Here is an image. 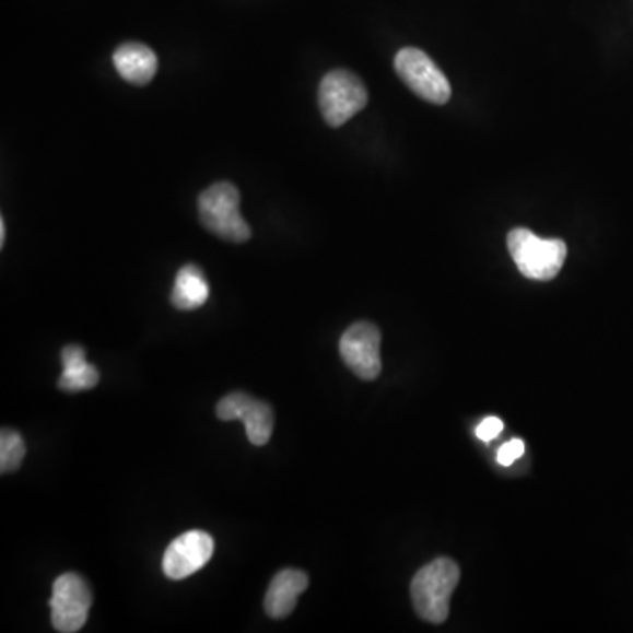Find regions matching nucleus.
Instances as JSON below:
<instances>
[{
  "instance_id": "20e7f679",
  "label": "nucleus",
  "mask_w": 633,
  "mask_h": 633,
  "mask_svg": "<svg viewBox=\"0 0 633 633\" xmlns=\"http://www.w3.org/2000/svg\"><path fill=\"white\" fill-rule=\"evenodd\" d=\"M368 103V92L354 72L331 71L319 86V106L328 126L342 127Z\"/></svg>"
},
{
  "instance_id": "0eeeda50",
  "label": "nucleus",
  "mask_w": 633,
  "mask_h": 633,
  "mask_svg": "<svg viewBox=\"0 0 633 633\" xmlns=\"http://www.w3.org/2000/svg\"><path fill=\"white\" fill-rule=\"evenodd\" d=\"M380 331L372 323H355L340 340V355L355 377L375 380L383 372L380 361Z\"/></svg>"
},
{
  "instance_id": "39448f33",
  "label": "nucleus",
  "mask_w": 633,
  "mask_h": 633,
  "mask_svg": "<svg viewBox=\"0 0 633 633\" xmlns=\"http://www.w3.org/2000/svg\"><path fill=\"white\" fill-rule=\"evenodd\" d=\"M395 69L405 85L421 99L433 104L449 103V80L424 51L403 48L396 55Z\"/></svg>"
},
{
  "instance_id": "1a4fd4ad",
  "label": "nucleus",
  "mask_w": 633,
  "mask_h": 633,
  "mask_svg": "<svg viewBox=\"0 0 633 633\" xmlns=\"http://www.w3.org/2000/svg\"><path fill=\"white\" fill-rule=\"evenodd\" d=\"M216 415L222 421L239 419L245 424L251 445L261 447L270 442L274 426V413L266 401L256 400L245 392H231L216 405Z\"/></svg>"
},
{
  "instance_id": "f257e3e1",
  "label": "nucleus",
  "mask_w": 633,
  "mask_h": 633,
  "mask_svg": "<svg viewBox=\"0 0 633 633\" xmlns=\"http://www.w3.org/2000/svg\"><path fill=\"white\" fill-rule=\"evenodd\" d=\"M459 577V566L449 558H438L413 575L410 586L413 609L422 620L442 624L449 618L450 597L458 586Z\"/></svg>"
},
{
  "instance_id": "6e6552de",
  "label": "nucleus",
  "mask_w": 633,
  "mask_h": 633,
  "mask_svg": "<svg viewBox=\"0 0 633 633\" xmlns=\"http://www.w3.org/2000/svg\"><path fill=\"white\" fill-rule=\"evenodd\" d=\"M215 542L202 530H190L176 537L162 558V571L173 581L187 579L201 571L213 556Z\"/></svg>"
},
{
  "instance_id": "f8f14e48",
  "label": "nucleus",
  "mask_w": 633,
  "mask_h": 633,
  "mask_svg": "<svg viewBox=\"0 0 633 633\" xmlns=\"http://www.w3.org/2000/svg\"><path fill=\"white\" fill-rule=\"evenodd\" d=\"M62 375L59 378V389L68 392L89 391L99 383V370L86 361L83 347H63Z\"/></svg>"
},
{
  "instance_id": "9d476101",
  "label": "nucleus",
  "mask_w": 633,
  "mask_h": 633,
  "mask_svg": "<svg viewBox=\"0 0 633 633\" xmlns=\"http://www.w3.org/2000/svg\"><path fill=\"white\" fill-rule=\"evenodd\" d=\"M306 588H308V575L305 572L296 571V568H285L279 572L266 591V614L273 620L288 618L294 611L297 598L305 594Z\"/></svg>"
},
{
  "instance_id": "423d86ee",
  "label": "nucleus",
  "mask_w": 633,
  "mask_h": 633,
  "mask_svg": "<svg viewBox=\"0 0 633 633\" xmlns=\"http://www.w3.org/2000/svg\"><path fill=\"white\" fill-rule=\"evenodd\" d=\"M92 602L94 598L91 588L81 575L72 572L60 575L59 579L55 581L50 600L55 630L62 633L80 632L89 620Z\"/></svg>"
},
{
  "instance_id": "4468645a",
  "label": "nucleus",
  "mask_w": 633,
  "mask_h": 633,
  "mask_svg": "<svg viewBox=\"0 0 633 633\" xmlns=\"http://www.w3.org/2000/svg\"><path fill=\"white\" fill-rule=\"evenodd\" d=\"M25 442L16 430L4 427L0 433V472L13 473L22 467Z\"/></svg>"
},
{
  "instance_id": "7ed1b4c3",
  "label": "nucleus",
  "mask_w": 633,
  "mask_h": 633,
  "mask_svg": "<svg viewBox=\"0 0 633 633\" xmlns=\"http://www.w3.org/2000/svg\"><path fill=\"white\" fill-rule=\"evenodd\" d=\"M199 216L204 227L219 238L245 243L251 233L239 211V192L233 184L221 181L199 196Z\"/></svg>"
},
{
  "instance_id": "dca6fc26",
  "label": "nucleus",
  "mask_w": 633,
  "mask_h": 633,
  "mask_svg": "<svg viewBox=\"0 0 633 633\" xmlns=\"http://www.w3.org/2000/svg\"><path fill=\"white\" fill-rule=\"evenodd\" d=\"M503 422L499 418H488L477 426L476 433L482 442H491L502 433Z\"/></svg>"
},
{
  "instance_id": "2eb2a0df",
  "label": "nucleus",
  "mask_w": 633,
  "mask_h": 633,
  "mask_svg": "<svg viewBox=\"0 0 633 633\" xmlns=\"http://www.w3.org/2000/svg\"><path fill=\"white\" fill-rule=\"evenodd\" d=\"M525 454V444L523 441H511L503 445L499 450V462L503 467H511L516 459L521 458Z\"/></svg>"
},
{
  "instance_id": "ddd939ff",
  "label": "nucleus",
  "mask_w": 633,
  "mask_h": 633,
  "mask_svg": "<svg viewBox=\"0 0 633 633\" xmlns=\"http://www.w3.org/2000/svg\"><path fill=\"white\" fill-rule=\"evenodd\" d=\"M208 296L210 288L201 268L196 265L184 266L176 274L172 292L173 306L184 312L196 310L208 302Z\"/></svg>"
},
{
  "instance_id": "f03ea898",
  "label": "nucleus",
  "mask_w": 633,
  "mask_h": 633,
  "mask_svg": "<svg viewBox=\"0 0 633 633\" xmlns=\"http://www.w3.org/2000/svg\"><path fill=\"white\" fill-rule=\"evenodd\" d=\"M507 247L516 262L517 270L526 279L548 282L558 277L566 259V245L563 239H543L530 230L511 231Z\"/></svg>"
},
{
  "instance_id": "9b49d317",
  "label": "nucleus",
  "mask_w": 633,
  "mask_h": 633,
  "mask_svg": "<svg viewBox=\"0 0 633 633\" xmlns=\"http://www.w3.org/2000/svg\"><path fill=\"white\" fill-rule=\"evenodd\" d=\"M113 63L118 74L132 85H149L157 72V55L141 43H126L113 54Z\"/></svg>"
},
{
  "instance_id": "f3484780",
  "label": "nucleus",
  "mask_w": 633,
  "mask_h": 633,
  "mask_svg": "<svg viewBox=\"0 0 633 633\" xmlns=\"http://www.w3.org/2000/svg\"><path fill=\"white\" fill-rule=\"evenodd\" d=\"M5 243V222L4 219L0 221V247H4Z\"/></svg>"
}]
</instances>
